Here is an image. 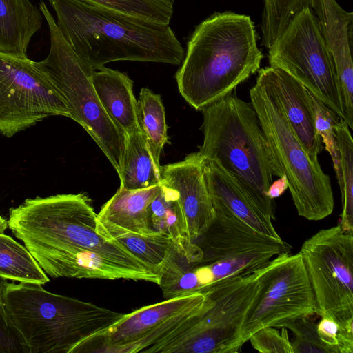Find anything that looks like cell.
<instances>
[{
	"label": "cell",
	"mask_w": 353,
	"mask_h": 353,
	"mask_svg": "<svg viewBox=\"0 0 353 353\" xmlns=\"http://www.w3.org/2000/svg\"><path fill=\"white\" fill-rule=\"evenodd\" d=\"M0 276L19 283L50 281L28 250L4 234H0Z\"/></svg>",
	"instance_id": "26"
},
{
	"label": "cell",
	"mask_w": 353,
	"mask_h": 353,
	"mask_svg": "<svg viewBox=\"0 0 353 353\" xmlns=\"http://www.w3.org/2000/svg\"><path fill=\"white\" fill-rule=\"evenodd\" d=\"M8 227V221L0 216V234H4V232Z\"/></svg>",
	"instance_id": "38"
},
{
	"label": "cell",
	"mask_w": 353,
	"mask_h": 353,
	"mask_svg": "<svg viewBox=\"0 0 353 353\" xmlns=\"http://www.w3.org/2000/svg\"><path fill=\"white\" fill-rule=\"evenodd\" d=\"M42 19L41 10L30 0H0V52L28 58L30 41Z\"/></svg>",
	"instance_id": "23"
},
{
	"label": "cell",
	"mask_w": 353,
	"mask_h": 353,
	"mask_svg": "<svg viewBox=\"0 0 353 353\" xmlns=\"http://www.w3.org/2000/svg\"><path fill=\"white\" fill-rule=\"evenodd\" d=\"M161 183L143 189L120 188L97 214V230L105 239L121 232L151 235L154 230L150 205L159 193Z\"/></svg>",
	"instance_id": "18"
},
{
	"label": "cell",
	"mask_w": 353,
	"mask_h": 353,
	"mask_svg": "<svg viewBox=\"0 0 353 353\" xmlns=\"http://www.w3.org/2000/svg\"><path fill=\"white\" fill-rule=\"evenodd\" d=\"M281 332L274 327H265L255 332L249 341L252 347L261 353H293L287 328Z\"/></svg>",
	"instance_id": "34"
},
{
	"label": "cell",
	"mask_w": 353,
	"mask_h": 353,
	"mask_svg": "<svg viewBox=\"0 0 353 353\" xmlns=\"http://www.w3.org/2000/svg\"><path fill=\"white\" fill-rule=\"evenodd\" d=\"M301 254L313 291L316 314L339 325L353 323V234L339 225L303 243Z\"/></svg>",
	"instance_id": "10"
},
{
	"label": "cell",
	"mask_w": 353,
	"mask_h": 353,
	"mask_svg": "<svg viewBox=\"0 0 353 353\" xmlns=\"http://www.w3.org/2000/svg\"><path fill=\"white\" fill-rule=\"evenodd\" d=\"M52 278L143 281L141 274L110 262L98 254L79 248L29 251Z\"/></svg>",
	"instance_id": "19"
},
{
	"label": "cell",
	"mask_w": 353,
	"mask_h": 353,
	"mask_svg": "<svg viewBox=\"0 0 353 353\" xmlns=\"http://www.w3.org/2000/svg\"><path fill=\"white\" fill-rule=\"evenodd\" d=\"M8 227L32 250L79 248L95 252L112 263L159 285L160 276L115 239L108 241L97 230V214L82 193L27 199L9 212Z\"/></svg>",
	"instance_id": "4"
},
{
	"label": "cell",
	"mask_w": 353,
	"mask_h": 353,
	"mask_svg": "<svg viewBox=\"0 0 353 353\" xmlns=\"http://www.w3.org/2000/svg\"><path fill=\"white\" fill-rule=\"evenodd\" d=\"M312 1L264 0L261 26L262 45L271 47L296 13L305 8H312Z\"/></svg>",
	"instance_id": "29"
},
{
	"label": "cell",
	"mask_w": 353,
	"mask_h": 353,
	"mask_svg": "<svg viewBox=\"0 0 353 353\" xmlns=\"http://www.w3.org/2000/svg\"><path fill=\"white\" fill-rule=\"evenodd\" d=\"M336 133L341 158V174L337 180L341 194L342 212L339 225L353 234V139L347 123L340 119Z\"/></svg>",
	"instance_id": "27"
},
{
	"label": "cell",
	"mask_w": 353,
	"mask_h": 353,
	"mask_svg": "<svg viewBox=\"0 0 353 353\" xmlns=\"http://www.w3.org/2000/svg\"><path fill=\"white\" fill-rule=\"evenodd\" d=\"M59 115L71 117L64 100L34 61L0 52V133L11 137Z\"/></svg>",
	"instance_id": "13"
},
{
	"label": "cell",
	"mask_w": 353,
	"mask_h": 353,
	"mask_svg": "<svg viewBox=\"0 0 353 353\" xmlns=\"http://www.w3.org/2000/svg\"><path fill=\"white\" fill-rule=\"evenodd\" d=\"M112 239L123 245L132 254L159 274L174 241L170 236L164 233L141 235L121 232L113 236L110 241Z\"/></svg>",
	"instance_id": "28"
},
{
	"label": "cell",
	"mask_w": 353,
	"mask_h": 353,
	"mask_svg": "<svg viewBox=\"0 0 353 353\" xmlns=\"http://www.w3.org/2000/svg\"><path fill=\"white\" fill-rule=\"evenodd\" d=\"M150 21L168 24L174 14V0H81Z\"/></svg>",
	"instance_id": "30"
},
{
	"label": "cell",
	"mask_w": 353,
	"mask_h": 353,
	"mask_svg": "<svg viewBox=\"0 0 353 353\" xmlns=\"http://www.w3.org/2000/svg\"><path fill=\"white\" fill-rule=\"evenodd\" d=\"M257 292L242 327L244 343L259 330L281 328L316 314L313 291L300 252L283 253L256 270Z\"/></svg>",
	"instance_id": "11"
},
{
	"label": "cell",
	"mask_w": 353,
	"mask_h": 353,
	"mask_svg": "<svg viewBox=\"0 0 353 353\" xmlns=\"http://www.w3.org/2000/svg\"><path fill=\"white\" fill-rule=\"evenodd\" d=\"M275 96L294 132L314 159L323 150L316 132L309 90L283 70L272 66L258 70L257 78Z\"/></svg>",
	"instance_id": "17"
},
{
	"label": "cell",
	"mask_w": 353,
	"mask_h": 353,
	"mask_svg": "<svg viewBox=\"0 0 353 353\" xmlns=\"http://www.w3.org/2000/svg\"><path fill=\"white\" fill-rule=\"evenodd\" d=\"M137 108L140 129L146 139L154 165L159 171L161 154L168 139L161 97L150 89L143 88L139 93Z\"/></svg>",
	"instance_id": "25"
},
{
	"label": "cell",
	"mask_w": 353,
	"mask_h": 353,
	"mask_svg": "<svg viewBox=\"0 0 353 353\" xmlns=\"http://www.w3.org/2000/svg\"><path fill=\"white\" fill-rule=\"evenodd\" d=\"M312 10L325 44L332 57L345 122L353 129V13L345 10L336 0H313Z\"/></svg>",
	"instance_id": "16"
},
{
	"label": "cell",
	"mask_w": 353,
	"mask_h": 353,
	"mask_svg": "<svg viewBox=\"0 0 353 353\" xmlns=\"http://www.w3.org/2000/svg\"><path fill=\"white\" fill-rule=\"evenodd\" d=\"M339 330V324L332 319L321 317L317 324V332L329 353H339L337 348V337Z\"/></svg>",
	"instance_id": "36"
},
{
	"label": "cell",
	"mask_w": 353,
	"mask_h": 353,
	"mask_svg": "<svg viewBox=\"0 0 353 353\" xmlns=\"http://www.w3.org/2000/svg\"><path fill=\"white\" fill-rule=\"evenodd\" d=\"M204 299L203 292H196L125 314L101 339L94 352L150 353L197 314Z\"/></svg>",
	"instance_id": "14"
},
{
	"label": "cell",
	"mask_w": 353,
	"mask_h": 353,
	"mask_svg": "<svg viewBox=\"0 0 353 353\" xmlns=\"http://www.w3.org/2000/svg\"><path fill=\"white\" fill-rule=\"evenodd\" d=\"M212 203L214 217L195 243L203 252L199 265L209 267L214 282L250 274L273 257L292 252V246L281 238L259 232L220 203Z\"/></svg>",
	"instance_id": "12"
},
{
	"label": "cell",
	"mask_w": 353,
	"mask_h": 353,
	"mask_svg": "<svg viewBox=\"0 0 353 353\" xmlns=\"http://www.w3.org/2000/svg\"><path fill=\"white\" fill-rule=\"evenodd\" d=\"M201 111L203 141L199 154L217 161L255 206L271 221L275 220L274 200L266 194L272 182L274 165L252 104L232 92Z\"/></svg>",
	"instance_id": "5"
},
{
	"label": "cell",
	"mask_w": 353,
	"mask_h": 353,
	"mask_svg": "<svg viewBox=\"0 0 353 353\" xmlns=\"http://www.w3.org/2000/svg\"><path fill=\"white\" fill-rule=\"evenodd\" d=\"M118 175L120 188L126 190L143 189L160 183V172L154 165L141 130L126 137Z\"/></svg>",
	"instance_id": "24"
},
{
	"label": "cell",
	"mask_w": 353,
	"mask_h": 353,
	"mask_svg": "<svg viewBox=\"0 0 353 353\" xmlns=\"http://www.w3.org/2000/svg\"><path fill=\"white\" fill-rule=\"evenodd\" d=\"M150 214L156 232L166 234L175 241L186 239L180 230L179 208L176 192L172 188L161 183L159 193L150 203Z\"/></svg>",
	"instance_id": "31"
},
{
	"label": "cell",
	"mask_w": 353,
	"mask_h": 353,
	"mask_svg": "<svg viewBox=\"0 0 353 353\" xmlns=\"http://www.w3.org/2000/svg\"><path fill=\"white\" fill-rule=\"evenodd\" d=\"M61 35L82 63L92 71L117 61L179 65L184 49L168 24L88 3L48 0Z\"/></svg>",
	"instance_id": "1"
},
{
	"label": "cell",
	"mask_w": 353,
	"mask_h": 353,
	"mask_svg": "<svg viewBox=\"0 0 353 353\" xmlns=\"http://www.w3.org/2000/svg\"><path fill=\"white\" fill-rule=\"evenodd\" d=\"M92 81L104 110L125 137L141 130L130 78L120 71L103 67L93 72Z\"/></svg>",
	"instance_id": "21"
},
{
	"label": "cell",
	"mask_w": 353,
	"mask_h": 353,
	"mask_svg": "<svg viewBox=\"0 0 353 353\" xmlns=\"http://www.w3.org/2000/svg\"><path fill=\"white\" fill-rule=\"evenodd\" d=\"M160 183L176 192L182 235L195 242L212 221L215 210L204 175V161L197 152L184 160L160 166Z\"/></svg>",
	"instance_id": "15"
},
{
	"label": "cell",
	"mask_w": 353,
	"mask_h": 353,
	"mask_svg": "<svg viewBox=\"0 0 353 353\" xmlns=\"http://www.w3.org/2000/svg\"><path fill=\"white\" fill-rule=\"evenodd\" d=\"M203 161L205 179L212 203H220L259 232L281 239L271 219L255 206L236 180L215 160Z\"/></svg>",
	"instance_id": "20"
},
{
	"label": "cell",
	"mask_w": 353,
	"mask_h": 353,
	"mask_svg": "<svg viewBox=\"0 0 353 353\" xmlns=\"http://www.w3.org/2000/svg\"><path fill=\"white\" fill-rule=\"evenodd\" d=\"M256 272L216 281L201 288L199 312L159 343L151 353H236L244 344L242 327L258 290Z\"/></svg>",
	"instance_id": "7"
},
{
	"label": "cell",
	"mask_w": 353,
	"mask_h": 353,
	"mask_svg": "<svg viewBox=\"0 0 353 353\" xmlns=\"http://www.w3.org/2000/svg\"><path fill=\"white\" fill-rule=\"evenodd\" d=\"M8 279L0 276V292ZM0 353H28V350L19 333L8 323L0 302Z\"/></svg>",
	"instance_id": "35"
},
{
	"label": "cell",
	"mask_w": 353,
	"mask_h": 353,
	"mask_svg": "<svg viewBox=\"0 0 353 353\" xmlns=\"http://www.w3.org/2000/svg\"><path fill=\"white\" fill-rule=\"evenodd\" d=\"M268 49L270 66L286 72L345 121L334 63L312 8L296 13Z\"/></svg>",
	"instance_id": "9"
},
{
	"label": "cell",
	"mask_w": 353,
	"mask_h": 353,
	"mask_svg": "<svg viewBox=\"0 0 353 353\" xmlns=\"http://www.w3.org/2000/svg\"><path fill=\"white\" fill-rule=\"evenodd\" d=\"M263 58L250 16L214 12L197 25L175 74L183 99L201 110L258 72Z\"/></svg>",
	"instance_id": "2"
},
{
	"label": "cell",
	"mask_w": 353,
	"mask_h": 353,
	"mask_svg": "<svg viewBox=\"0 0 353 353\" xmlns=\"http://www.w3.org/2000/svg\"><path fill=\"white\" fill-rule=\"evenodd\" d=\"M203 258V252L195 242L187 239L174 241L159 271L161 287L165 299L200 292L196 268Z\"/></svg>",
	"instance_id": "22"
},
{
	"label": "cell",
	"mask_w": 353,
	"mask_h": 353,
	"mask_svg": "<svg viewBox=\"0 0 353 353\" xmlns=\"http://www.w3.org/2000/svg\"><path fill=\"white\" fill-rule=\"evenodd\" d=\"M0 302L28 353L94 352L101 339L125 316L53 294L41 284L8 280L1 286Z\"/></svg>",
	"instance_id": "3"
},
{
	"label": "cell",
	"mask_w": 353,
	"mask_h": 353,
	"mask_svg": "<svg viewBox=\"0 0 353 353\" xmlns=\"http://www.w3.org/2000/svg\"><path fill=\"white\" fill-rule=\"evenodd\" d=\"M39 9L49 28L50 48L46 58L34 64L64 100L70 119L85 130L119 174L126 137L99 100L92 81L94 71L76 56L44 1L40 2Z\"/></svg>",
	"instance_id": "8"
},
{
	"label": "cell",
	"mask_w": 353,
	"mask_h": 353,
	"mask_svg": "<svg viewBox=\"0 0 353 353\" xmlns=\"http://www.w3.org/2000/svg\"><path fill=\"white\" fill-rule=\"evenodd\" d=\"M288 188V181L286 176L283 174L279 179L276 180L269 186L266 194L272 199L278 198L283 194V192Z\"/></svg>",
	"instance_id": "37"
},
{
	"label": "cell",
	"mask_w": 353,
	"mask_h": 353,
	"mask_svg": "<svg viewBox=\"0 0 353 353\" xmlns=\"http://www.w3.org/2000/svg\"><path fill=\"white\" fill-rule=\"evenodd\" d=\"M284 327L294 334L293 353H329L317 332V324L311 316L302 317L286 323Z\"/></svg>",
	"instance_id": "33"
},
{
	"label": "cell",
	"mask_w": 353,
	"mask_h": 353,
	"mask_svg": "<svg viewBox=\"0 0 353 353\" xmlns=\"http://www.w3.org/2000/svg\"><path fill=\"white\" fill-rule=\"evenodd\" d=\"M250 97L268 144L274 175L286 176L298 214L310 221L330 215L334 210L330 178L318 159L307 152L277 99L258 79L250 90Z\"/></svg>",
	"instance_id": "6"
},
{
	"label": "cell",
	"mask_w": 353,
	"mask_h": 353,
	"mask_svg": "<svg viewBox=\"0 0 353 353\" xmlns=\"http://www.w3.org/2000/svg\"><path fill=\"white\" fill-rule=\"evenodd\" d=\"M310 97L316 132L332 158L338 180L341 174V158L336 139V125L341 118L311 92H310Z\"/></svg>",
	"instance_id": "32"
}]
</instances>
